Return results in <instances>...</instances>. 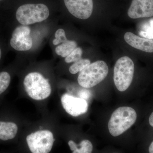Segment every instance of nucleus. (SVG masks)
Returning a JSON list of instances; mask_svg holds the SVG:
<instances>
[{"instance_id": "f257e3e1", "label": "nucleus", "mask_w": 153, "mask_h": 153, "mask_svg": "<svg viewBox=\"0 0 153 153\" xmlns=\"http://www.w3.org/2000/svg\"><path fill=\"white\" fill-rule=\"evenodd\" d=\"M137 117L136 112L132 108H118L113 113L108 122L110 133L114 137L120 135L133 125Z\"/></svg>"}, {"instance_id": "f03ea898", "label": "nucleus", "mask_w": 153, "mask_h": 153, "mask_svg": "<svg viewBox=\"0 0 153 153\" xmlns=\"http://www.w3.org/2000/svg\"><path fill=\"white\" fill-rule=\"evenodd\" d=\"M24 85L28 95L35 100L48 98L52 92L48 79L38 72H31L27 74L24 79Z\"/></svg>"}, {"instance_id": "7ed1b4c3", "label": "nucleus", "mask_w": 153, "mask_h": 153, "mask_svg": "<svg viewBox=\"0 0 153 153\" xmlns=\"http://www.w3.org/2000/svg\"><path fill=\"white\" fill-rule=\"evenodd\" d=\"M108 73V67L102 60H98L86 66L79 72L77 81L80 86L90 88L97 85L105 79Z\"/></svg>"}, {"instance_id": "20e7f679", "label": "nucleus", "mask_w": 153, "mask_h": 153, "mask_svg": "<svg viewBox=\"0 0 153 153\" xmlns=\"http://www.w3.org/2000/svg\"><path fill=\"white\" fill-rule=\"evenodd\" d=\"M49 9L43 4H28L20 6L16 13L17 21L23 25H33L48 19Z\"/></svg>"}, {"instance_id": "39448f33", "label": "nucleus", "mask_w": 153, "mask_h": 153, "mask_svg": "<svg viewBox=\"0 0 153 153\" xmlns=\"http://www.w3.org/2000/svg\"><path fill=\"white\" fill-rule=\"evenodd\" d=\"M134 65L131 58L128 56L120 58L114 67V81L119 91H124L131 84L133 78Z\"/></svg>"}, {"instance_id": "423d86ee", "label": "nucleus", "mask_w": 153, "mask_h": 153, "mask_svg": "<svg viewBox=\"0 0 153 153\" xmlns=\"http://www.w3.org/2000/svg\"><path fill=\"white\" fill-rule=\"evenodd\" d=\"M55 141L53 134L49 130L32 133L27 137V142L32 153H49Z\"/></svg>"}, {"instance_id": "0eeeda50", "label": "nucleus", "mask_w": 153, "mask_h": 153, "mask_svg": "<svg viewBox=\"0 0 153 153\" xmlns=\"http://www.w3.org/2000/svg\"><path fill=\"white\" fill-rule=\"evenodd\" d=\"M30 28L26 25L16 27L12 33L10 39V46L18 51H26L33 47V41L30 35Z\"/></svg>"}, {"instance_id": "6e6552de", "label": "nucleus", "mask_w": 153, "mask_h": 153, "mask_svg": "<svg viewBox=\"0 0 153 153\" xmlns=\"http://www.w3.org/2000/svg\"><path fill=\"white\" fill-rule=\"evenodd\" d=\"M61 102L66 112L72 116L77 117L84 114L88 109V103L86 100L69 94H63L61 97Z\"/></svg>"}, {"instance_id": "1a4fd4ad", "label": "nucleus", "mask_w": 153, "mask_h": 153, "mask_svg": "<svg viewBox=\"0 0 153 153\" xmlns=\"http://www.w3.org/2000/svg\"><path fill=\"white\" fill-rule=\"evenodd\" d=\"M68 12L77 19L85 20L92 14L93 0H63Z\"/></svg>"}, {"instance_id": "9d476101", "label": "nucleus", "mask_w": 153, "mask_h": 153, "mask_svg": "<svg viewBox=\"0 0 153 153\" xmlns=\"http://www.w3.org/2000/svg\"><path fill=\"white\" fill-rule=\"evenodd\" d=\"M128 15L132 19L152 17L153 0H132Z\"/></svg>"}, {"instance_id": "9b49d317", "label": "nucleus", "mask_w": 153, "mask_h": 153, "mask_svg": "<svg viewBox=\"0 0 153 153\" xmlns=\"http://www.w3.org/2000/svg\"><path fill=\"white\" fill-rule=\"evenodd\" d=\"M126 42L130 46L144 52L153 53V40L141 38L131 32H127L124 35Z\"/></svg>"}, {"instance_id": "f8f14e48", "label": "nucleus", "mask_w": 153, "mask_h": 153, "mask_svg": "<svg viewBox=\"0 0 153 153\" xmlns=\"http://www.w3.org/2000/svg\"><path fill=\"white\" fill-rule=\"evenodd\" d=\"M18 125L12 121L0 120V140L13 139L18 132Z\"/></svg>"}, {"instance_id": "ddd939ff", "label": "nucleus", "mask_w": 153, "mask_h": 153, "mask_svg": "<svg viewBox=\"0 0 153 153\" xmlns=\"http://www.w3.org/2000/svg\"><path fill=\"white\" fill-rule=\"evenodd\" d=\"M68 145L72 153H91L93 151V145L90 141L87 140H82L79 145L74 141L70 140Z\"/></svg>"}, {"instance_id": "4468645a", "label": "nucleus", "mask_w": 153, "mask_h": 153, "mask_svg": "<svg viewBox=\"0 0 153 153\" xmlns=\"http://www.w3.org/2000/svg\"><path fill=\"white\" fill-rule=\"evenodd\" d=\"M77 44L75 41L67 40L55 48V52L57 55L63 57L68 56L76 49Z\"/></svg>"}, {"instance_id": "2eb2a0df", "label": "nucleus", "mask_w": 153, "mask_h": 153, "mask_svg": "<svg viewBox=\"0 0 153 153\" xmlns=\"http://www.w3.org/2000/svg\"><path fill=\"white\" fill-rule=\"evenodd\" d=\"M11 80V74L8 71H0V96L2 95L8 89Z\"/></svg>"}, {"instance_id": "dca6fc26", "label": "nucleus", "mask_w": 153, "mask_h": 153, "mask_svg": "<svg viewBox=\"0 0 153 153\" xmlns=\"http://www.w3.org/2000/svg\"><path fill=\"white\" fill-rule=\"evenodd\" d=\"M91 63L90 60L88 59H82L74 62L70 66L69 71L71 74H76L80 72Z\"/></svg>"}, {"instance_id": "f3484780", "label": "nucleus", "mask_w": 153, "mask_h": 153, "mask_svg": "<svg viewBox=\"0 0 153 153\" xmlns=\"http://www.w3.org/2000/svg\"><path fill=\"white\" fill-rule=\"evenodd\" d=\"M140 35L147 39H153V19L143 25Z\"/></svg>"}, {"instance_id": "a211bd4d", "label": "nucleus", "mask_w": 153, "mask_h": 153, "mask_svg": "<svg viewBox=\"0 0 153 153\" xmlns=\"http://www.w3.org/2000/svg\"><path fill=\"white\" fill-rule=\"evenodd\" d=\"M82 51L80 47H76L65 59L66 63L75 62L81 59L82 57Z\"/></svg>"}, {"instance_id": "6ab92c4d", "label": "nucleus", "mask_w": 153, "mask_h": 153, "mask_svg": "<svg viewBox=\"0 0 153 153\" xmlns=\"http://www.w3.org/2000/svg\"><path fill=\"white\" fill-rule=\"evenodd\" d=\"M55 39L53 40L54 45H57L62 44L67 40L65 31L62 29H58L55 33Z\"/></svg>"}, {"instance_id": "aec40b11", "label": "nucleus", "mask_w": 153, "mask_h": 153, "mask_svg": "<svg viewBox=\"0 0 153 153\" xmlns=\"http://www.w3.org/2000/svg\"><path fill=\"white\" fill-rule=\"evenodd\" d=\"M90 95L89 91H88L84 90L83 91H80L79 96H80V98L84 99L86 100V99L89 97Z\"/></svg>"}, {"instance_id": "412c9836", "label": "nucleus", "mask_w": 153, "mask_h": 153, "mask_svg": "<svg viewBox=\"0 0 153 153\" xmlns=\"http://www.w3.org/2000/svg\"><path fill=\"white\" fill-rule=\"evenodd\" d=\"M149 123L150 126L153 127V112L150 116L149 118Z\"/></svg>"}, {"instance_id": "4be33fe9", "label": "nucleus", "mask_w": 153, "mask_h": 153, "mask_svg": "<svg viewBox=\"0 0 153 153\" xmlns=\"http://www.w3.org/2000/svg\"><path fill=\"white\" fill-rule=\"evenodd\" d=\"M149 153H153V141L149 147Z\"/></svg>"}, {"instance_id": "5701e85b", "label": "nucleus", "mask_w": 153, "mask_h": 153, "mask_svg": "<svg viewBox=\"0 0 153 153\" xmlns=\"http://www.w3.org/2000/svg\"><path fill=\"white\" fill-rule=\"evenodd\" d=\"M3 56V51L1 47L0 46V62H1V60Z\"/></svg>"}, {"instance_id": "b1692460", "label": "nucleus", "mask_w": 153, "mask_h": 153, "mask_svg": "<svg viewBox=\"0 0 153 153\" xmlns=\"http://www.w3.org/2000/svg\"><path fill=\"white\" fill-rule=\"evenodd\" d=\"M3 1V0H0V1Z\"/></svg>"}]
</instances>
